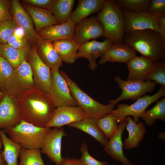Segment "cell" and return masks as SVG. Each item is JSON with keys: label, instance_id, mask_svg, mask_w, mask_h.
I'll return each instance as SVG.
<instances>
[{"label": "cell", "instance_id": "obj_1", "mask_svg": "<svg viewBox=\"0 0 165 165\" xmlns=\"http://www.w3.org/2000/svg\"><path fill=\"white\" fill-rule=\"evenodd\" d=\"M22 120L39 127H46L53 116L55 108L48 94L36 88L16 98Z\"/></svg>", "mask_w": 165, "mask_h": 165}, {"label": "cell", "instance_id": "obj_2", "mask_svg": "<svg viewBox=\"0 0 165 165\" xmlns=\"http://www.w3.org/2000/svg\"><path fill=\"white\" fill-rule=\"evenodd\" d=\"M124 42L136 52L155 63L164 59L165 48L159 33L152 29H145L126 34Z\"/></svg>", "mask_w": 165, "mask_h": 165}, {"label": "cell", "instance_id": "obj_3", "mask_svg": "<svg viewBox=\"0 0 165 165\" xmlns=\"http://www.w3.org/2000/svg\"><path fill=\"white\" fill-rule=\"evenodd\" d=\"M104 28V38L113 44L124 43L125 26L123 10L115 1L106 0L102 10L96 16Z\"/></svg>", "mask_w": 165, "mask_h": 165}, {"label": "cell", "instance_id": "obj_4", "mask_svg": "<svg viewBox=\"0 0 165 165\" xmlns=\"http://www.w3.org/2000/svg\"><path fill=\"white\" fill-rule=\"evenodd\" d=\"M4 129L10 138L22 148L40 149L46 136L51 129L37 127L22 120L15 126Z\"/></svg>", "mask_w": 165, "mask_h": 165}, {"label": "cell", "instance_id": "obj_5", "mask_svg": "<svg viewBox=\"0 0 165 165\" xmlns=\"http://www.w3.org/2000/svg\"><path fill=\"white\" fill-rule=\"evenodd\" d=\"M60 73L65 80L78 106L84 111L86 118L99 119L105 117L114 109L116 104L105 105L100 103L82 90L65 72L61 71Z\"/></svg>", "mask_w": 165, "mask_h": 165}, {"label": "cell", "instance_id": "obj_6", "mask_svg": "<svg viewBox=\"0 0 165 165\" xmlns=\"http://www.w3.org/2000/svg\"><path fill=\"white\" fill-rule=\"evenodd\" d=\"M35 86L31 67L27 61H23L13 69L5 84V92L17 98Z\"/></svg>", "mask_w": 165, "mask_h": 165}, {"label": "cell", "instance_id": "obj_7", "mask_svg": "<svg viewBox=\"0 0 165 165\" xmlns=\"http://www.w3.org/2000/svg\"><path fill=\"white\" fill-rule=\"evenodd\" d=\"M165 95V86L161 85L158 91L152 96L145 95L140 97L131 105L121 104L112 112L115 116L118 124L125 117L132 116L136 123L139 122L141 116L146 111L148 107L152 103Z\"/></svg>", "mask_w": 165, "mask_h": 165}, {"label": "cell", "instance_id": "obj_8", "mask_svg": "<svg viewBox=\"0 0 165 165\" xmlns=\"http://www.w3.org/2000/svg\"><path fill=\"white\" fill-rule=\"evenodd\" d=\"M115 81L122 90L119 97L116 99L109 100V103L116 105L120 101L131 99L137 100L147 93H151L154 90L156 83L154 81L148 80L146 81L128 80H124L119 75L114 77Z\"/></svg>", "mask_w": 165, "mask_h": 165}, {"label": "cell", "instance_id": "obj_9", "mask_svg": "<svg viewBox=\"0 0 165 165\" xmlns=\"http://www.w3.org/2000/svg\"><path fill=\"white\" fill-rule=\"evenodd\" d=\"M51 81L49 94L54 107L77 106L67 84L58 70H50Z\"/></svg>", "mask_w": 165, "mask_h": 165}, {"label": "cell", "instance_id": "obj_10", "mask_svg": "<svg viewBox=\"0 0 165 165\" xmlns=\"http://www.w3.org/2000/svg\"><path fill=\"white\" fill-rule=\"evenodd\" d=\"M33 44L27 61L32 69L35 86L49 94L51 81L50 69L40 58Z\"/></svg>", "mask_w": 165, "mask_h": 165}, {"label": "cell", "instance_id": "obj_11", "mask_svg": "<svg viewBox=\"0 0 165 165\" xmlns=\"http://www.w3.org/2000/svg\"><path fill=\"white\" fill-rule=\"evenodd\" d=\"M125 35L134 31L145 29H152L159 32L157 17L148 10L135 13L123 10Z\"/></svg>", "mask_w": 165, "mask_h": 165}, {"label": "cell", "instance_id": "obj_12", "mask_svg": "<svg viewBox=\"0 0 165 165\" xmlns=\"http://www.w3.org/2000/svg\"><path fill=\"white\" fill-rule=\"evenodd\" d=\"M104 35L103 26L96 16L86 18L75 25L73 39L80 47L89 40Z\"/></svg>", "mask_w": 165, "mask_h": 165}, {"label": "cell", "instance_id": "obj_13", "mask_svg": "<svg viewBox=\"0 0 165 165\" xmlns=\"http://www.w3.org/2000/svg\"><path fill=\"white\" fill-rule=\"evenodd\" d=\"M10 12L13 20L18 28L23 31V35L33 44L39 38L35 31L33 20L29 14L18 0H11Z\"/></svg>", "mask_w": 165, "mask_h": 165}, {"label": "cell", "instance_id": "obj_14", "mask_svg": "<svg viewBox=\"0 0 165 165\" xmlns=\"http://www.w3.org/2000/svg\"><path fill=\"white\" fill-rule=\"evenodd\" d=\"M66 136L63 127H53L47 134L41 149V152L46 154L56 165H61L63 159L61 155V141L63 137Z\"/></svg>", "mask_w": 165, "mask_h": 165}, {"label": "cell", "instance_id": "obj_15", "mask_svg": "<svg viewBox=\"0 0 165 165\" xmlns=\"http://www.w3.org/2000/svg\"><path fill=\"white\" fill-rule=\"evenodd\" d=\"M113 44L108 38L105 39L103 42L97 41L95 39L87 42L79 47L77 53V59L80 58L87 59L89 61L90 69L94 71L98 67L97 59L101 57Z\"/></svg>", "mask_w": 165, "mask_h": 165}, {"label": "cell", "instance_id": "obj_16", "mask_svg": "<svg viewBox=\"0 0 165 165\" xmlns=\"http://www.w3.org/2000/svg\"><path fill=\"white\" fill-rule=\"evenodd\" d=\"M86 117L83 110L79 106H62L55 108L53 118L46 127L61 128L65 125L80 121Z\"/></svg>", "mask_w": 165, "mask_h": 165}, {"label": "cell", "instance_id": "obj_17", "mask_svg": "<svg viewBox=\"0 0 165 165\" xmlns=\"http://www.w3.org/2000/svg\"><path fill=\"white\" fill-rule=\"evenodd\" d=\"M22 120L16 98L5 92L4 97L0 103V129L14 127Z\"/></svg>", "mask_w": 165, "mask_h": 165}, {"label": "cell", "instance_id": "obj_18", "mask_svg": "<svg viewBox=\"0 0 165 165\" xmlns=\"http://www.w3.org/2000/svg\"><path fill=\"white\" fill-rule=\"evenodd\" d=\"M128 122L126 117L119 123L116 133L108 141L104 147V150L108 155L122 165H133L124 155L123 151L122 135Z\"/></svg>", "mask_w": 165, "mask_h": 165}, {"label": "cell", "instance_id": "obj_19", "mask_svg": "<svg viewBox=\"0 0 165 165\" xmlns=\"http://www.w3.org/2000/svg\"><path fill=\"white\" fill-rule=\"evenodd\" d=\"M75 24L69 19L65 23L45 27L37 32L41 39L53 42L61 39L73 38Z\"/></svg>", "mask_w": 165, "mask_h": 165}, {"label": "cell", "instance_id": "obj_20", "mask_svg": "<svg viewBox=\"0 0 165 165\" xmlns=\"http://www.w3.org/2000/svg\"><path fill=\"white\" fill-rule=\"evenodd\" d=\"M154 63L143 56H134L127 64L129 71L127 80L146 81Z\"/></svg>", "mask_w": 165, "mask_h": 165}, {"label": "cell", "instance_id": "obj_21", "mask_svg": "<svg viewBox=\"0 0 165 165\" xmlns=\"http://www.w3.org/2000/svg\"><path fill=\"white\" fill-rule=\"evenodd\" d=\"M34 44L42 61L50 70H59L62 65L63 61L54 49L53 42L39 38Z\"/></svg>", "mask_w": 165, "mask_h": 165}, {"label": "cell", "instance_id": "obj_22", "mask_svg": "<svg viewBox=\"0 0 165 165\" xmlns=\"http://www.w3.org/2000/svg\"><path fill=\"white\" fill-rule=\"evenodd\" d=\"M136 55V52L124 43L113 44L101 57L98 62L100 64L108 61L127 64Z\"/></svg>", "mask_w": 165, "mask_h": 165}, {"label": "cell", "instance_id": "obj_23", "mask_svg": "<svg viewBox=\"0 0 165 165\" xmlns=\"http://www.w3.org/2000/svg\"><path fill=\"white\" fill-rule=\"evenodd\" d=\"M21 4L31 16L37 33L45 27L61 24L57 18L50 11L25 3Z\"/></svg>", "mask_w": 165, "mask_h": 165}, {"label": "cell", "instance_id": "obj_24", "mask_svg": "<svg viewBox=\"0 0 165 165\" xmlns=\"http://www.w3.org/2000/svg\"><path fill=\"white\" fill-rule=\"evenodd\" d=\"M106 0H79L75 9L72 12L70 19L77 24L94 13L103 9Z\"/></svg>", "mask_w": 165, "mask_h": 165}, {"label": "cell", "instance_id": "obj_25", "mask_svg": "<svg viewBox=\"0 0 165 165\" xmlns=\"http://www.w3.org/2000/svg\"><path fill=\"white\" fill-rule=\"evenodd\" d=\"M127 118L128 122L126 127L129 134L128 137L123 140V144L126 150L138 147L147 132L142 122L136 123L130 116Z\"/></svg>", "mask_w": 165, "mask_h": 165}, {"label": "cell", "instance_id": "obj_26", "mask_svg": "<svg viewBox=\"0 0 165 165\" xmlns=\"http://www.w3.org/2000/svg\"><path fill=\"white\" fill-rule=\"evenodd\" d=\"M53 44L62 61L70 64L75 62L77 51L79 47L73 38L57 40Z\"/></svg>", "mask_w": 165, "mask_h": 165}, {"label": "cell", "instance_id": "obj_27", "mask_svg": "<svg viewBox=\"0 0 165 165\" xmlns=\"http://www.w3.org/2000/svg\"><path fill=\"white\" fill-rule=\"evenodd\" d=\"M97 120L95 119L86 117L80 121L70 124L68 126L87 133L105 147L108 141L98 127Z\"/></svg>", "mask_w": 165, "mask_h": 165}, {"label": "cell", "instance_id": "obj_28", "mask_svg": "<svg viewBox=\"0 0 165 165\" xmlns=\"http://www.w3.org/2000/svg\"><path fill=\"white\" fill-rule=\"evenodd\" d=\"M3 129H0V136L4 146V150L1 152L2 158L7 165H18L17 158L22 148L8 138Z\"/></svg>", "mask_w": 165, "mask_h": 165}, {"label": "cell", "instance_id": "obj_29", "mask_svg": "<svg viewBox=\"0 0 165 165\" xmlns=\"http://www.w3.org/2000/svg\"><path fill=\"white\" fill-rule=\"evenodd\" d=\"M3 57L14 69L18 67L24 61H27L31 49L29 43L25 47L16 49L7 44L2 45Z\"/></svg>", "mask_w": 165, "mask_h": 165}, {"label": "cell", "instance_id": "obj_30", "mask_svg": "<svg viewBox=\"0 0 165 165\" xmlns=\"http://www.w3.org/2000/svg\"><path fill=\"white\" fill-rule=\"evenodd\" d=\"M142 119L148 126H152L156 120L165 121V98L156 101V105L141 115Z\"/></svg>", "mask_w": 165, "mask_h": 165}, {"label": "cell", "instance_id": "obj_31", "mask_svg": "<svg viewBox=\"0 0 165 165\" xmlns=\"http://www.w3.org/2000/svg\"><path fill=\"white\" fill-rule=\"evenodd\" d=\"M74 2V0H56L51 12L60 24L70 19Z\"/></svg>", "mask_w": 165, "mask_h": 165}, {"label": "cell", "instance_id": "obj_32", "mask_svg": "<svg viewBox=\"0 0 165 165\" xmlns=\"http://www.w3.org/2000/svg\"><path fill=\"white\" fill-rule=\"evenodd\" d=\"M97 125L105 138L110 139L116 133L118 127L115 116L112 111L105 117L97 119Z\"/></svg>", "mask_w": 165, "mask_h": 165}, {"label": "cell", "instance_id": "obj_33", "mask_svg": "<svg viewBox=\"0 0 165 165\" xmlns=\"http://www.w3.org/2000/svg\"><path fill=\"white\" fill-rule=\"evenodd\" d=\"M19 156L20 161L19 165H46L42 158L40 149L22 148Z\"/></svg>", "mask_w": 165, "mask_h": 165}, {"label": "cell", "instance_id": "obj_34", "mask_svg": "<svg viewBox=\"0 0 165 165\" xmlns=\"http://www.w3.org/2000/svg\"><path fill=\"white\" fill-rule=\"evenodd\" d=\"M123 10L140 13L148 10L151 0H117Z\"/></svg>", "mask_w": 165, "mask_h": 165}, {"label": "cell", "instance_id": "obj_35", "mask_svg": "<svg viewBox=\"0 0 165 165\" xmlns=\"http://www.w3.org/2000/svg\"><path fill=\"white\" fill-rule=\"evenodd\" d=\"M153 80L156 83L165 86V64L160 61L154 63L146 81Z\"/></svg>", "mask_w": 165, "mask_h": 165}, {"label": "cell", "instance_id": "obj_36", "mask_svg": "<svg viewBox=\"0 0 165 165\" xmlns=\"http://www.w3.org/2000/svg\"><path fill=\"white\" fill-rule=\"evenodd\" d=\"M18 28L13 19L0 24V43L2 45L7 44L10 37Z\"/></svg>", "mask_w": 165, "mask_h": 165}, {"label": "cell", "instance_id": "obj_37", "mask_svg": "<svg viewBox=\"0 0 165 165\" xmlns=\"http://www.w3.org/2000/svg\"><path fill=\"white\" fill-rule=\"evenodd\" d=\"M13 69L3 57H0V88L3 92H5V82Z\"/></svg>", "mask_w": 165, "mask_h": 165}, {"label": "cell", "instance_id": "obj_38", "mask_svg": "<svg viewBox=\"0 0 165 165\" xmlns=\"http://www.w3.org/2000/svg\"><path fill=\"white\" fill-rule=\"evenodd\" d=\"M82 154L80 160L84 165H109L106 161L101 162L92 157L88 152V147L85 143H83L80 148Z\"/></svg>", "mask_w": 165, "mask_h": 165}, {"label": "cell", "instance_id": "obj_39", "mask_svg": "<svg viewBox=\"0 0 165 165\" xmlns=\"http://www.w3.org/2000/svg\"><path fill=\"white\" fill-rule=\"evenodd\" d=\"M147 10L157 17H165V0H151Z\"/></svg>", "mask_w": 165, "mask_h": 165}, {"label": "cell", "instance_id": "obj_40", "mask_svg": "<svg viewBox=\"0 0 165 165\" xmlns=\"http://www.w3.org/2000/svg\"><path fill=\"white\" fill-rule=\"evenodd\" d=\"M29 42L24 35H18L15 32L10 37L7 44L13 48L20 49L26 46L29 43Z\"/></svg>", "mask_w": 165, "mask_h": 165}, {"label": "cell", "instance_id": "obj_41", "mask_svg": "<svg viewBox=\"0 0 165 165\" xmlns=\"http://www.w3.org/2000/svg\"><path fill=\"white\" fill-rule=\"evenodd\" d=\"M11 0H0V24L13 19L10 12Z\"/></svg>", "mask_w": 165, "mask_h": 165}, {"label": "cell", "instance_id": "obj_42", "mask_svg": "<svg viewBox=\"0 0 165 165\" xmlns=\"http://www.w3.org/2000/svg\"><path fill=\"white\" fill-rule=\"evenodd\" d=\"M56 0H22L24 3L43 9L50 12Z\"/></svg>", "mask_w": 165, "mask_h": 165}, {"label": "cell", "instance_id": "obj_43", "mask_svg": "<svg viewBox=\"0 0 165 165\" xmlns=\"http://www.w3.org/2000/svg\"><path fill=\"white\" fill-rule=\"evenodd\" d=\"M157 21L159 28V34L165 48V17H157Z\"/></svg>", "mask_w": 165, "mask_h": 165}, {"label": "cell", "instance_id": "obj_44", "mask_svg": "<svg viewBox=\"0 0 165 165\" xmlns=\"http://www.w3.org/2000/svg\"><path fill=\"white\" fill-rule=\"evenodd\" d=\"M61 165H84L80 159L74 158H63Z\"/></svg>", "mask_w": 165, "mask_h": 165}, {"label": "cell", "instance_id": "obj_45", "mask_svg": "<svg viewBox=\"0 0 165 165\" xmlns=\"http://www.w3.org/2000/svg\"><path fill=\"white\" fill-rule=\"evenodd\" d=\"M3 146V143L1 137L0 136V165H5L6 163L1 154V148Z\"/></svg>", "mask_w": 165, "mask_h": 165}, {"label": "cell", "instance_id": "obj_46", "mask_svg": "<svg viewBox=\"0 0 165 165\" xmlns=\"http://www.w3.org/2000/svg\"><path fill=\"white\" fill-rule=\"evenodd\" d=\"M158 137L161 139H162L163 141H165V132H160L158 135Z\"/></svg>", "mask_w": 165, "mask_h": 165}, {"label": "cell", "instance_id": "obj_47", "mask_svg": "<svg viewBox=\"0 0 165 165\" xmlns=\"http://www.w3.org/2000/svg\"><path fill=\"white\" fill-rule=\"evenodd\" d=\"M5 95V92L0 91V103L2 101Z\"/></svg>", "mask_w": 165, "mask_h": 165}, {"label": "cell", "instance_id": "obj_48", "mask_svg": "<svg viewBox=\"0 0 165 165\" xmlns=\"http://www.w3.org/2000/svg\"><path fill=\"white\" fill-rule=\"evenodd\" d=\"M3 57V52L2 44L0 43V57Z\"/></svg>", "mask_w": 165, "mask_h": 165}, {"label": "cell", "instance_id": "obj_49", "mask_svg": "<svg viewBox=\"0 0 165 165\" xmlns=\"http://www.w3.org/2000/svg\"><path fill=\"white\" fill-rule=\"evenodd\" d=\"M0 91H2V90H1V89L0 88Z\"/></svg>", "mask_w": 165, "mask_h": 165}, {"label": "cell", "instance_id": "obj_50", "mask_svg": "<svg viewBox=\"0 0 165 165\" xmlns=\"http://www.w3.org/2000/svg\"><path fill=\"white\" fill-rule=\"evenodd\" d=\"M5 165H7V164L6 163L5 164Z\"/></svg>", "mask_w": 165, "mask_h": 165}]
</instances>
